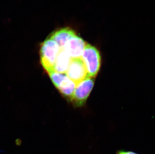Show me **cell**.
Returning <instances> with one entry per match:
<instances>
[{
  "instance_id": "52a82bcc",
  "label": "cell",
  "mask_w": 155,
  "mask_h": 154,
  "mask_svg": "<svg viewBox=\"0 0 155 154\" xmlns=\"http://www.w3.org/2000/svg\"><path fill=\"white\" fill-rule=\"evenodd\" d=\"M76 83L72 81L66 74L56 88L64 97L71 101L76 86Z\"/></svg>"
},
{
  "instance_id": "8992f818",
  "label": "cell",
  "mask_w": 155,
  "mask_h": 154,
  "mask_svg": "<svg viewBox=\"0 0 155 154\" xmlns=\"http://www.w3.org/2000/svg\"><path fill=\"white\" fill-rule=\"evenodd\" d=\"M76 35L74 30L69 28H65L56 31L50 38L57 43L60 49H63L70 38Z\"/></svg>"
},
{
  "instance_id": "3957f363",
  "label": "cell",
  "mask_w": 155,
  "mask_h": 154,
  "mask_svg": "<svg viewBox=\"0 0 155 154\" xmlns=\"http://www.w3.org/2000/svg\"><path fill=\"white\" fill-rule=\"evenodd\" d=\"M94 84V78H87L76 85L71 101L76 106H84Z\"/></svg>"
},
{
  "instance_id": "9c48e42d",
  "label": "cell",
  "mask_w": 155,
  "mask_h": 154,
  "mask_svg": "<svg viewBox=\"0 0 155 154\" xmlns=\"http://www.w3.org/2000/svg\"><path fill=\"white\" fill-rule=\"evenodd\" d=\"M116 154H138L133 151H119Z\"/></svg>"
},
{
  "instance_id": "ba28073f",
  "label": "cell",
  "mask_w": 155,
  "mask_h": 154,
  "mask_svg": "<svg viewBox=\"0 0 155 154\" xmlns=\"http://www.w3.org/2000/svg\"><path fill=\"white\" fill-rule=\"evenodd\" d=\"M72 59L63 49H60L54 64L53 71L58 73L65 74Z\"/></svg>"
},
{
  "instance_id": "277c9868",
  "label": "cell",
  "mask_w": 155,
  "mask_h": 154,
  "mask_svg": "<svg viewBox=\"0 0 155 154\" xmlns=\"http://www.w3.org/2000/svg\"><path fill=\"white\" fill-rule=\"evenodd\" d=\"M65 74L76 84L88 78L86 67L81 58L71 59Z\"/></svg>"
},
{
  "instance_id": "5b68a950",
  "label": "cell",
  "mask_w": 155,
  "mask_h": 154,
  "mask_svg": "<svg viewBox=\"0 0 155 154\" xmlns=\"http://www.w3.org/2000/svg\"><path fill=\"white\" fill-rule=\"evenodd\" d=\"M86 45L85 41L78 35H75L68 40L63 50L72 59L81 58Z\"/></svg>"
},
{
  "instance_id": "6da1fadb",
  "label": "cell",
  "mask_w": 155,
  "mask_h": 154,
  "mask_svg": "<svg viewBox=\"0 0 155 154\" xmlns=\"http://www.w3.org/2000/svg\"><path fill=\"white\" fill-rule=\"evenodd\" d=\"M60 51L58 45L51 38H48L41 45L40 51V61L47 73L53 71L54 64Z\"/></svg>"
},
{
  "instance_id": "7a4b0ae2",
  "label": "cell",
  "mask_w": 155,
  "mask_h": 154,
  "mask_svg": "<svg viewBox=\"0 0 155 154\" xmlns=\"http://www.w3.org/2000/svg\"><path fill=\"white\" fill-rule=\"evenodd\" d=\"M81 58L85 65L88 78H95L101 65V57L98 50L87 44Z\"/></svg>"
}]
</instances>
